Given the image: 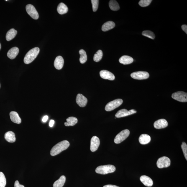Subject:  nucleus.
Returning <instances> with one entry per match:
<instances>
[{"instance_id": "nucleus-1", "label": "nucleus", "mask_w": 187, "mask_h": 187, "mask_svg": "<svg viewBox=\"0 0 187 187\" xmlns=\"http://www.w3.org/2000/svg\"><path fill=\"white\" fill-rule=\"evenodd\" d=\"M70 143L68 141L63 140L56 144L51 149L50 155L55 156L59 154L62 152L66 150L69 146Z\"/></svg>"}, {"instance_id": "nucleus-2", "label": "nucleus", "mask_w": 187, "mask_h": 187, "mask_svg": "<svg viewBox=\"0 0 187 187\" xmlns=\"http://www.w3.org/2000/svg\"><path fill=\"white\" fill-rule=\"evenodd\" d=\"M40 49L38 47H34L29 50L24 57V61L25 63L28 64L33 61L38 55Z\"/></svg>"}, {"instance_id": "nucleus-3", "label": "nucleus", "mask_w": 187, "mask_h": 187, "mask_svg": "<svg viewBox=\"0 0 187 187\" xmlns=\"http://www.w3.org/2000/svg\"><path fill=\"white\" fill-rule=\"evenodd\" d=\"M116 170V167L114 165H108L98 166L96 169V172L97 173L106 175L108 174L114 173Z\"/></svg>"}, {"instance_id": "nucleus-4", "label": "nucleus", "mask_w": 187, "mask_h": 187, "mask_svg": "<svg viewBox=\"0 0 187 187\" xmlns=\"http://www.w3.org/2000/svg\"><path fill=\"white\" fill-rule=\"evenodd\" d=\"M130 133L129 130L125 129L121 131L116 136L114 139V142L116 144L121 143L127 139Z\"/></svg>"}, {"instance_id": "nucleus-5", "label": "nucleus", "mask_w": 187, "mask_h": 187, "mask_svg": "<svg viewBox=\"0 0 187 187\" xmlns=\"http://www.w3.org/2000/svg\"><path fill=\"white\" fill-rule=\"evenodd\" d=\"M123 102V100L121 99L115 100L106 104L105 110L107 111H112L120 106L122 104Z\"/></svg>"}, {"instance_id": "nucleus-6", "label": "nucleus", "mask_w": 187, "mask_h": 187, "mask_svg": "<svg viewBox=\"0 0 187 187\" xmlns=\"http://www.w3.org/2000/svg\"><path fill=\"white\" fill-rule=\"evenodd\" d=\"M172 97L176 101L182 102H186L187 101V94L182 91H179L172 94Z\"/></svg>"}, {"instance_id": "nucleus-7", "label": "nucleus", "mask_w": 187, "mask_h": 187, "mask_svg": "<svg viewBox=\"0 0 187 187\" xmlns=\"http://www.w3.org/2000/svg\"><path fill=\"white\" fill-rule=\"evenodd\" d=\"M170 160L168 157L165 156L160 157L157 162V166L160 168H166L170 166Z\"/></svg>"}, {"instance_id": "nucleus-8", "label": "nucleus", "mask_w": 187, "mask_h": 187, "mask_svg": "<svg viewBox=\"0 0 187 187\" xmlns=\"http://www.w3.org/2000/svg\"><path fill=\"white\" fill-rule=\"evenodd\" d=\"M131 76L134 79L143 80L148 78L149 77V75L147 72L139 71L132 73L131 74Z\"/></svg>"}, {"instance_id": "nucleus-9", "label": "nucleus", "mask_w": 187, "mask_h": 187, "mask_svg": "<svg viewBox=\"0 0 187 187\" xmlns=\"http://www.w3.org/2000/svg\"><path fill=\"white\" fill-rule=\"evenodd\" d=\"M26 9L28 14L33 19H38V13L34 6L31 4L27 5L26 6Z\"/></svg>"}, {"instance_id": "nucleus-10", "label": "nucleus", "mask_w": 187, "mask_h": 187, "mask_svg": "<svg viewBox=\"0 0 187 187\" xmlns=\"http://www.w3.org/2000/svg\"><path fill=\"white\" fill-rule=\"evenodd\" d=\"M136 112L137 111L135 110L132 109L128 111L127 110L123 109L118 111L115 116L116 118H120L136 114Z\"/></svg>"}, {"instance_id": "nucleus-11", "label": "nucleus", "mask_w": 187, "mask_h": 187, "mask_svg": "<svg viewBox=\"0 0 187 187\" xmlns=\"http://www.w3.org/2000/svg\"><path fill=\"white\" fill-rule=\"evenodd\" d=\"M100 145V140L99 138L96 136H93L91 140L90 150L93 152L98 150Z\"/></svg>"}, {"instance_id": "nucleus-12", "label": "nucleus", "mask_w": 187, "mask_h": 187, "mask_svg": "<svg viewBox=\"0 0 187 187\" xmlns=\"http://www.w3.org/2000/svg\"><path fill=\"white\" fill-rule=\"evenodd\" d=\"M87 99L82 94H79L77 95L76 102L80 107H84L87 103Z\"/></svg>"}, {"instance_id": "nucleus-13", "label": "nucleus", "mask_w": 187, "mask_h": 187, "mask_svg": "<svg viewBox=\"0 0 187 187\" xmlns=\"http://www.w3.org/2000/svg\"><path fill=\"white\" fill-rule=\"evenodd\" d=\"M100 76L101 77L105 79L113 80L115 79V77L114 74L106 70H101L100 72Z\"/></svg>"}, {"instance_id": "nucleus-14", "label": "nucleus", "mask_w": 187, "mask_h": 187, "mask_svg": "<svg viewBox=\"0 0 187 187\" xmlns=\"http://www.w3.org/2000/svg\"><path fill=\"white\" fill-rule=\"evenodd\" d=\"M168 125V123L164 119H160L156 121L154 123V127L156 129H161L166 128Z\"/></svg>"}, {"instance_id": "nucleus-15", "label": "nucleus", "mask_w": 187, "mask_h": 187, "mask_svg": "<svg viewBox=\"0 0 187 187\" xmlns=\"http://www.w3.org/2000/svg\"><path fill=\"white\" fill-rule=\"evenodd\" d=\"M64 60L63 58L61 56H58L56 58L54 65L55 68L58 70L61 69L63 67Z\"/></svg>"}, {"instance_id": "nucleus-16", "label": "nucleus", "mask_w": 187, "mask_h": 187, "mask_svg": "<svg viewBox=\"0 0 187 187\" xmlns=\"http://www.w3.org/2000/svg\"><path fill=\"white\" fill-rule=\"evenodd\" d=\"M140 180L146 186L151 187L153 185V182L152 180L148 176L146 175H142L140 177Z\"/></svg>"}, {"instance_id": "nucleus-17", "label": "nucleus", "mask_w": 187, "mask_h": 187, "mask_svg": "<svg viewBox=\"0 0 187 187\" xmlns=\"http://www.w3.org/2000/svg\"><path fill=\"white\" fill-rule=\"evenodd\" d=\"M19 49L17 47H14L9 50L7 53L8 57L11 59L15 58L19 53Z\"/></svg>"}, {"instance_id": "nucleus-18", "label": "nucleus", "mask_w": 187, "mask_h": 187, "mask_svg": "<svg viewBox=\"0 0 187 187\" xmlns=\"http://www.w3.org/2000/svg\"><path fill=\"white\" fill-rule=\"evenodd\" d=\"M9 115L11 120L13 122L18 124H21V119L17 113L15 111H11Z\"/></svg>"}, {"instance_id": "nucleus-19", "label": "nucleus", "mask_w": 187, "mask_h": 187, "mask_svg": "<svg viewBox=\"0 0 187 187\" xmlns=\"http://www.w3.org/2000/svg\"><path fill=\"white\" fill-rule=\"evenodd\" d=\"M119 61L123 65H129L133 62L134 59L129 56L124 55L120 58Z\"/></svg>"}, {"instance_id": "nucleus-20", "label": "nucleus", "mask_w": 187, "mask_h": 187, "mask_svg": "<svg viewBox=\"0 0 187 187\" xmlns=\"http://www.w3.org/2000/svg\"><path fill=\"white\" fill-rule=\"evenodd\" d=\"M5 138L7 142L10 143H13L16 141L15 134L11 131L6 133L5 134Z\"/></svg>"}, {"instance_id": "nucleus-21", "label": "nucleus", "mask_w": 187, "mask_h": 187, "mask_svg": "<svg viewBox=\"0 0 187 187\" xmlns=\"http://www.w3.org/2000/svg\"><path fill=\"white\" fill-rule=\"evenodd\" d=\"M139 140L140 144L146 145L150 142L151 137L150 136L147 134H142L139 137Z\"/></svg>"}, {"instance_id": "nucleus-22", "label": "nucleus", "mask_w": 187, "mask_h": 187, "mask_svg": "<svg viewBox=\"0 0 187 187\" xmlns=\"http://www.w3.org/2000/svg\"><path fill=\"white\" fill-rule=\"evenodd\" d=\"M115 26V24L114 22L111 21H108L103 24L102 29L104 32H106L114 28Z\"/></svg>"}, {"instance_id": "nucleus-23", "label": "nucleus", "mask_w": 187, "mask_h": 187, "mask_svg": "<svg viewBox=\"0 0 187 187\" xmlns=\"http://www.w3.org/2000/svg\"><path fill=\"white\" fill-rule=\"evenodd\" d=\"M68 8L67 6L63 3H61L59 4L57 7V11L60 14H63L68 12Z\"/></svg>"}, {"instance_id": "nucleus-24", "label": "nucleus", "mask_w": 187, "mask_h": 187, "mask_svg": "<svg viewBox=\"0 0 187 187\" xmlns=\"http://www.w3.org/2000/svg\"><path fill=\"white\" fill-rule=\"evenodd\" d=\"M66 180V178L64 175L61 176L58 180L55 182L53 184V187H62L64 185Z\"/></svg>"}, {"instance_id": "nucleus-25", "label": "nucleus", "mask_w": 187, "mask_h": 187, "mask_svg": "<svg viewBox=\"0 0 187 187\" xmlns=\"http://www.w3.org/2000/svg\"><path fill=\"white\" fill-rule=\"evenodd\" d=\"M17 34V31L14 29H11L8 31L6 35V39L10 41L13 39Z\"/></svg>"}, {"instance_id": "nucleus-26", "label": "nucleus", "mask_w": 187, "mask_h": 187, "mask_svg": "<svg viewBox=\"0 0 187 187\" xmlns=\"http://www.w3.org/2000/svg\"><path fill=\"white\" fill-rule=\"evenodd\" d=\"M67 122L65 123V126H73L75 125L78 122V119L74 117H70L66 119Z\"/></svg>"}, {"instance_id": "nucleus-27", "label": "nucleus", "mask_w": 187, "mask_h": 187, "mask_svg": "<svg viewBox=\"0 0 187 187\" xmlns=\"http://www.w3.org/2000/svg\"><path fill=\"white\" fill-rule=\"evenodd\" d=\"M109 5L110 9L113 11H117L120 9L119 4L116 1L112 0L110 1Z\"/></svg>"}, {"instance_id": "nucleus-28", "label": "nucleus", "mask_w": 187, "mask_h": 187, "mask_svg": "<svg viewBox=\"0 0 187 187\" xmlns=\"http://www.w3.org/2000/svg\"><path fill=\"white\" fill-rule=\"evenodd\" d=\"M79 53L80 55L79 61L80 63L82 64L85 63L87 60V55L86 52L83 49H81L79 51Z\"/></svg>"}, {"instance_id": "nucleus-29", "label": "nucleus", "mask_w": 187, "mask_h": 187, "mask_svg": "<svg viewBox=\"0 0 187 187\" xmlns=\"http://www.w3.org/2000/svg\"><path fill=\"white\" fill-rule=\"evenodd\" d=\"M103 53L102 51L98 50L96 53L95 54L93 57V60L94 61L98 62L100 61L102 58Z\"/></svg>"}, {"instance_id": "nucleus-30", "label": "nucleus", "mask_w": 187, "mask_h": 187, "mask_svg": "<svg viewBox=\"0 0 187 187\" xmlns=\"http://www.w3.org/2000/svg\"><path fill=\"white\" fill-rule=\"evenodd\" d=\"M142 35L152 39H154L155 37V34L153 32L150 31H144L142 33Z\"/></svg>"}, {"instance_id": "nucleus-31", "label": "nucleus", "mask_w": 187, "mask_h": 187, "mask_svg": "<svg viewBox=\"0 0 187 187\" xmlns=\"http://www.w3.org/2000/svg\"><path fill=\"white\" fill-rule=\"evenodd\" d=\"M6 184V180L5 175L2 172H0V187H5Z\"/></svg>"}, {"instance_id": "nucleus-32", "label": "nucleus", "mask_w": 187, "mask_h": 187, "mask_svg": "<svg viewBox=\"0 0 187 187\" xmlns=\"http://www.w3.org/2000/svg\"><path fill=\"white\" fill-rule=\"evenodd\" d=\"M152 0H141L139 3V4L141 7H146L148 6L152 2Z\"/></svg>"}, {"instance_id": "nucleus-33", "label": "nucleus", "mask_w": 187, "mask_h": 187, "mask_svg": "<svg viewBox=\"0 0 187 187\" xmlns=\"http://www.w3.org/2000/svg\"><path fill=\"white\" fill-rule=\"evenodd\" d=\"M91 2L92 5L93 11L96 12L98 9L99 1L98 0H91Z\"/></svg>"}, {"instance_id": "nucleus-34", "label": "nucleus", "mask_w": 187, "mask_h": 187, "mask_svg": "<svg viewBox=\"0 0 187 187\" xmlns=\"http://www.w3.org/2000/svg\"><path fill=\"white\" fill-rule=\"evenodd\" d=\"M181 148L182 150L184 155L185 159L187 160V145L185 142H183L181 145Z\"/></svg>"}, {"instance_id": "nucleus-35", "label": "nucleus", "mask_w": 187, "mask_h": 187, "mask_svg": "<svg viewBox=\"0 0 187 187\" xmlns=\"http://www.w3.org/2000/svg\"><path fill=\"white\" fill-rule=\"evenodd\" d=\"M14 187H25L24 185H21L18 180H16L15 182Z\"/></svg>"}, {"instance_id": "nucleus-36", "label": "nucleus", "mask_w": 187, "mask_h": 187, "mask_svg": "<svg viewBox=\"0 0 187 187\" xmlns=\"http://www.w3.org/2000/svg\"><path fill=\"white\" fill-rule=\"evenodd\" d=\"M182 29L184 31L186 34H187V26L186 25H183L182 26Z\"/></svg>"}, {"instance_id": "nucleus-37", "label": "nucleus", "mask_w": 187, "mask_h": 187, "mask_svg": "<svg viewBox=\"0 0 187 187\" xmlns=\"http://www.w3.org/2000/svg\"><path fill=\"white\" fill-rule=\"evenodd\" d=\"M54 124H55V121L53 120H51L50 121V122H49V126H50V127H53Z\"/></svg>"}, {"instance_id": "nucleus-38", "label": "nucleus", "mask_w": 187, "mask_h": 187, "mask_svg": "<svg viewBox=\"0 0 187 187\" xmlns=\"http://www.w3.org/2000/svg\"><path fill=\"white\" fill-rule=\"evenodd\" d=\"M48 119V116H44L43 118L42 119V121L43 122H46L47 120Z\"/></svg>"}, {"instance_id": "nucleus-39", "label": "nucleus", "mask_w": 187, "mask_h": 187, "mask_svg": "<svg viewBox=\"0 0 187 187\" xmlns=\"http://www.w3.org/2000/svg\"><path fill=\"white\" fill-rule=\"evenodd\" d=\"M103 187H120L118 186H116V185H104V186H103Z\"/></svg>"}, {"instance_id": "nucleus-40", "label": "nucleus", "mask_w": 187, "mask_h": 187, "mask_svg": "<svg viewBox=\"0 0 187 187\" xmlns=\"http://www.w3.org/2000/svg\"><path fill=\"white\" fill-rule=\"evenodd\" d=\"M1 43H0V50H1Z\"/></svg>"}, {"instance_id": "nucleus-41", "label": "nucleus", "mask_w": 187, "mask_h": 187, "mask_svg": "<svg viewBox=\"0 0 187 187\" xmlns=\"http://www.w3.org/2000/svg\"><path fill=\"white\" fill-rule=\"evenodd\" d=\"M0 87H1V84H0Z\"/></svg>"}]
</instances>
